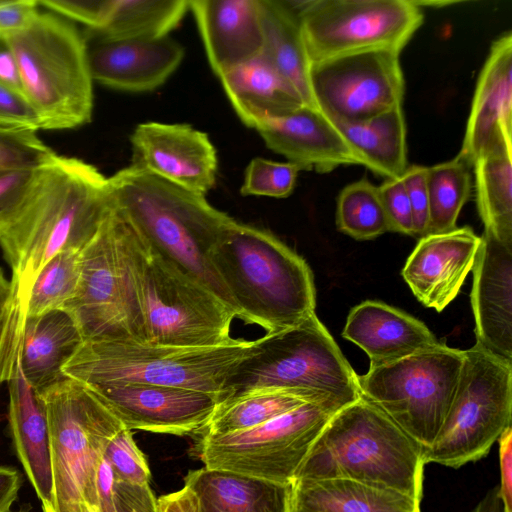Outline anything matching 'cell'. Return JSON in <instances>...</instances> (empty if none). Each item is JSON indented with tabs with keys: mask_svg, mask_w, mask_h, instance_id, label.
Wrapping results in <instances>:
<instances>
[{
	"mask_svg": "<svg viewBox=\"0 0 512 512\" xmlns=\"http://www.w3.org/2000/svg\"><path fill=\"white\" fill-rule=\"evenodd\" d=\"M112 207L109 177L95 166L56 154L40 167L19 216L0 236L12 271L11 299L0 323L3 341L19 335L23 299L38 271L59 253L80 252Z\"/></svg>",
	"mask_w": 512,
	"mask_h": 512,
	"instance_id": "cell-1",
	"label": "cell"
},
{
	"mask_svg": "<svg viewBox=\"0 0 512 512\" xmlns=\"http://www.w3.org/2000/svg\"><path fill=\"white\" fill-rule=\"evenodd\" d=\"M116 209L147 245L232 309L237 308L217 274L212 251L235 220L205 195L181 188L134 165L109 177Z\"/></svg>",
	"mask_w": 512,
	"mask_h": 512,
	"instance_id": "cell-2",
	"label": "cell"
},
{
	"mask_svg": "<svg viewBox=\"0 0 512 512\" xmlns=\"http://www.w3.org/2000/svg\"><path fill=\"white\" fill-rule=\"evenodd\" d=\"M238 318L267 333L315 313L316 289L307 262L277 237L234 220L211 254Z\"/></svg>",
	"mask_w": 512,
	"mask_h": 512,
	"instance_id": "cell-3",
	"label": "cell"
},
{
	"mask_svg": "<svg viewBox=\"0 0 512 512\" xmlns=\"http://www.w3.org/2000/svg\"><path fill=\"white\" fill-rule=\"evenodd\" d=\"M423 447L364 398L329 420L295 480L349 479L423 497Z\"/></svg>",
	"mask_w": 512,
	"mask_h": 512,
	"instance_id": "cell-4",
	"label": "cell"
},
{
	"mask_svg": "<svg viewBox=\"0 0 512 512\" xmlns=\"http://www.w3.org/2000/svg\"><path fill=\"white\" fill-rule=\"evenodd\" d=\"M258 389L295 391L334 413L361 398L357 374L315 313L254 340L227 377L219 403Z\"/></svg>",
	"mask_w": 512,
	"mask_h": 512,
	"instance_id": "cell-5",
	"label": "cell"
},
{
	"mask_svg": "<svg viewBox=\"0 0 512 512\" xmlns=\"http://www.w3.org/2000/svg\"><path fill=\"white\" fill-rule=\"evenodd\" d=\"M20 70L25 98L43 130H66L90 122L93 80L86 42L73 23L41 12L23 32L5 40Z\"/></svg>",
	"mask_w": 512,
	"mask_h": 512,
	"instance_id": "cell-6",
	"label": "cell"
},
{
	"mask_svg": "<svg viewBox=\"0 0 512 512\" xmlns=\"http://www.w3.org/2000/svg\"><path fill=\"white\" fill-rule=\"evenodd\" d=\"M254 341L213 348L85 340L62 369L83 385L143 383L181 387L218 396L227 377L251 353Z\"/></svg>",
	"mask_w": 512,
	"mask_h": 512,
	"instance_id": "cell-7",
	"label": "cell"
},
{
	"mask_svg": "<svg viewBox=\"0 0 512 512\" xmlns=\"http://www.w3.org/2000/svg\"><path fill=\"white\" fill-rule=\"evenodd\" d=\"M132 229L113 207L81 250L74 297L63 308L85 340L147 343L136 285Z\"/></svg>",
	"mask_w": 512,
	"mask_h": 512,
	"instance_id": "cell-8",
	"label": "cell"
},
{
	"mask_svg": "<svg viewBox=\"0 0 512 512\" xmlns=\"http://www.w3.org/2000/svg\"><path fill=\"white\" fill-rule=\"evenodd\" d=\"M50 438L53 495L45 512L97 510L96 475L120 420L84 385L63 377L39 392Z\"/></svg>",
	"mask_w": 512,
	"mask_h": 512,
	"instance_id": "cell-9",
	"label": "cell"
},
{
	"mask_svg": "<svg viewBox=\"0 0 512 512\" xmlns=\"http://www.w3.org/2000/svg\"><path fill=\"white\" fill-rule=\"evenodd\" d=\"M131 229L133 268L147 343L187 348L237 344L240 340L230 335L235 312L160 257Z\"/></svg>",
	"mask_w": 512,
	"mask_h": 512,
	"instance_id": "cell-10",
	"label": "cell"
},
{
	"mask_svg": "<svg viewBox=\"0 0 512 512\" xmlns=\"http://www.w3.org/2000/svg\"><path fill=\"white\" fill-rule=\"evenodd\" d=\"M463 353L449 412L433 443L423 450L425 465L459 468L478 461L511 427L512 362L477 343Z\"/></svg>",
	"mask_w": 512,
	"mask_h": 512,
	"instance_id": "cell-11",
	"label": "cell"
},
{
	"mask_svg": "<svg viewBox=\"0 0 512 512\" xmlns=\"http://www.w3.org/2000/svg\"><path fill=\"white\" fill-rule=\"evenodd\" d=\"M463 350L444 342L357 375L360 396L388 416L408 436L428 448L453 402Z\"/></svg>",
	"mask_w": 512,
	"mask_h": 512,
	"instance_id": "cell-12",
	"label": "cell"
},
{
	"mask_svg": "<svg viewBox=\"0 0 512 512\" xmlns=\"http://www.w3.org/2000/svg\"><path fill=\"white\" fill-rule=\"evenodd\" d=\"M334 414L319 404L305 403L244 431L194 436L193 451L209 469L293 483Z\"/></svg>",
	"mask_w": 512,
	"mask_h": 512,
	"instance_id": "cell-13",
	"label": "cell"
},
{
	"mask_svg": "<svg viewBox=\"0 0 512 512\" xmlns=\"http://www.w3.org/2000/svg\"><path fill=\"white\" fill-rule=\"evenodd\" d=\"M288 2L298 15L310 64L369 50L401 53L424 19L415 0Z\"/></svg>",
	"mask_w": 512,
	"mask_h": 512,
	"instance_id": "cell-14",
	"label": "cell"
},
{
	"mask_svg": "<svg viewBox=\"0 0 512 512\" xmlns=\"http://www.w3.org/2000/svg\"><path fill=\"white\" fill-rule=\"evenodd\" d=\"M400 52L369 50L310 64L316 107L333 122L354 123L402 104Z\"/></svg>",
	"mask_w": 512,
	"mask_h": 512,
	"instance_id": "cell-15",
	"label": "cell"
},
{
	"mask_svg": "<svg viewBox=\"0 0 512 512\" xmlns=\"http://www.w3.org/2000/svg\"><path fill=\"white\" fill-rule=\"evenodd\" d=\"M84 386L131 431L194 436L219 403L214 394L181 387L128 382Z\"/></svg>",
	"mask_w": 512,
	"mask_h": 512,
	"instance_id": "cell-16",
	"label": "cell"
},
{
	"mask_svg": "<svg viewBox=\"0 0 512 512\" xmlns=\"http://www.w3.org/2000/svg\"><path fill=\"white\" fill-rule=\"evenodd\" d=\"M132 164L181 188L205 195L218 160L208 135L186 124L146 122L130 136Z\"/></svg>",
	"mask_w": 512,
	"mask_h": 512,
	"instance_id": "cell-17",
	"label": "cell"
},
{
	"mask_svg": "<svg viewBox=\"0 0 512 512\" xmlns=\"http://www.w3.org/2000/svg\"><path fill=\"white\" fill-rule=\"evenodd\" d=\"M93 81L107 87L145 92L161 86L179 67L184 48L169 36L156 39H108L84 34Z\"/></svg>",
	"mask_w": 512,
	"mask_h": 512,
	"instance_id": "cell-18",
	"label": "cell"
},
{
	"mask_svg": "<svg viewBox=\"0 0 512 512\" xmlns=\"http://www.w3.org/2000/svg\"><path fill=\"white\" fill-rule=\"evenodd\" d=\"M480 244L481 236L468 226L424 235L407 258L402 276L424 306L441 312L459 294Z\"/></svg>",
	"mask_w": 512,
	"mask_h": 512,
	"instance_id": "cell-19",
	"label": "cell"
},
{
	"mask_svg": "<svg viewBox=\"0 0 512 512\" xmlns=\"http://www.w3.org/2000/svg\"><path fill=\"white\" fill-rule=\"evenodd\" d=\"M266 146L300 170L327 173L341 165H363L362 156L317 107L303 105L260 125Z\"/></svg>",
	"mask_w": 512,
	"mask_h": 512,
	"instance_id": "cell-20",
	"label": "cell"
},
{
	"mask_svg": "<svg viewBox=\"0 0 512 512\" xmlns=\"http://www.w3.org/2000/svg\"><path fill=\"white\" fill-rule=\"evenodd\" d=\"M472 271L476 343L512 362V247L483 234Z\"/></svg>",
	"mask_w": 512,
	"mask_h": 512,
	"instance_id": "cell-21",
	"label": "cell"
},
{
	"mask_svg": "<svg viewBox=\"0 0 512 512\" xmlns=\"http://www.w3.org/2000/svg\"><path fill=\"white\" fill-rule=\"evenodd\" d=\"M209 64L218 76L262 52L259 0L189 1Z\"/></svg>",
	"mask_w": 512,
	"mask_h": 512,
	"instance_id": "cell-22",
	"label": "cell"
},
{
	"mask_svg": "<svg viewBox=\"0 0 512 512\" xmlns=\"http://www.w3.org/2000/svg\"><path fill=\"white\" fill-rule=\"evenodd\" d=\"M342 336L368 355L370 367L396 362L440 342L420 320L371 300L351 309Z\"/></svg>",
	"mask_w": 512,
	"mask_h": 512,
	"instance_id": "cell-23",
	"label": "cell"
},
{
	"mask_svg": "<svg viewBox=\"0 0 512 512\" xmlns=\"http://www.w3.org/2000/svg\"><path fill=\"white\" fill-rule=\"evenodd\" d=\"M500 131L512 134V33L498 37L478 77L459 155L474 159Z\"/></svg>",
	"mask_w": 512,
	"mask_h": 512,
	"instance_id": "cell-24",
	"label": "cell"
},
{
	"mask_svg": "<svg viewBox=\"0 0 512 512\" xmlns=\"http://www.w3.org/2000/svg\"><path fill=\"white\" fill-rule=\"evenodd\" d=\"M7 383L12 446L45 512L53 495L46 408L39 391L27 383L18 368Z\"/></svg>",
	"mask_w": 512,
	"mask_h": 512,
	"instance_id": "cell-25",
	"label": "cell"
},
{
	"mask_svg": "<svg viewBox=\"0 0 512 512\" xmlns=\"http://www.w3.org/2000/svg\"><path fill=\"white\" fill-rule=\"evenodd\" d=\"M193 512H291L293 483L202 467L184 477Z\"/></svg>",
	"mask_w": 512,
	"mask_h": 512,
	"instance_id": "cell-26",
	"label": "cell"
},
{
	"mask_svg": "<svg viewBox=\"0 0 512 512\" xmlns=\"http://www.w3.org/2000/svg\"><path fill=\"white\" fill-rule=\"evenodd\" d=\"M84 338L63 309L25 318L15 353L16 369L37 391L62 379V369Z\"/></svg>",
	"mask_w": 512,
	"mask_h": 512,
	"instance_id": "cell-27",
	"label": "cell"
},
{
	"mask_svg": "<svg viewBox=\"0 0 512 512\" xmlns=\"http://www.w3.org/2000/svg\"><path fill=\"white\" fill-rule=\"evenodd\" d=\"M218 77L239 119L255 130L305 105L297 90L262 53Z\"/></svg>",
	"mask_w": 512,
	"mask_h": 512,
	"instance_id": "cell-28",
	"label": "cell"
},
{
	"mask_svg": "<svg viewBox=\"0 0 512 512\" xmlns=\"http://www.w3.org/2000/svg\"><path fill=\"white\" fill-rule=\"evenodd\" d=\"M418 499L403 492L349 479L293 482L291 512H421Z\"/></svg>",
	"mask_w": 512,
	"mask_h": 512,
	"instance_id": "cell-29",
	"label": "cell"
},
{
	"mask_svg": "<svg viewBox=\"0 0 512 512\" xmlns=\"http://www.w3.org/2000/svg\"><path fill=\"white\" fill-rule=\"evenodd\" d=\"M472 166L484 234L512 247V134L498 132Z\"/></svg>",
	"mask_w": 512,
	"mask_h": 512,
	"instance_id": "cell-30",
	"label": "cell"
},
{
	"mask_svg": "<svg viewBox=\"0 0 512 512\" xmlns=\"http://www.w3.org/2000/svg\"><path fill=\"white\" fill-rule=\"evenodd\" d=\"M263 56L297 90L305 105L316 107L310 88V62L296 11L285 0H259Z\"/></svg>",
	"mask_w": 512,
	"mask_h": 512,
	"instance_id": "cell-31",
	"label": "cell"
},
{
	"mask_svg": "<svg viewBox=\"0 0 512 512\" xmlns=\"http://www.w3.org/2000/svg\"><path fill=\"white\" fill-rule=\"evenodd\" d=\"M333 123L374 174L387 179L399 178L405 172L408 165L402 104L364 121Z\"/></svg>",
	"mask_w": 512,
	"mask_h": 512,
	"instance_id": "cell-32",
	"label": "cell"
},
{
	"mask_svg": "<svg viewBox=\"0 0 512 512\" xmlns=\"http://www.w3.org/2000/svg\"><path fill=\"white\" fill-rule=\"evenodd\" d=\"M305 403L311 402L295 391L286 389L253 390L218 403L208 422L194 436L223 435L244 431Z\"/></svg>",
	"mask_w": 512,
	"mask_h": 512,
	"instance_id": "cell-33",
	"label": "cell"
},
{
	"mask_svg": "<svg viewBox=\"0 0 512 512\" xmlns=\"http://www.w3.org/2000/svg\"><path fill=\"white\" fill-rule=\"evenodd\" d=\"M186 0H115L105 26L88 30L108 39H156L168 36L187 11Z\"/></svg>",
	"mask_w": 512,
	"mask_h": 512,
	"instance_id": "cell-34",
	"label": "cell"
},
{
	"mask_svg": "<svg viewBox=\"0 0 512 512\" xmlns=\"http://www.w3.org/2000/svg\"><path fill=\"white\" fill-rule=\"evenodd\" d=\"M471 167L459 154L449 161L427 167V234L448 232L456 228L460 211L471 194Z\"/></svg>",
	"mask_w": 512,
	"mask_h": 512,
	"instance_id": "cell-35",
	"label": "cell"
},
{
	"mask_svg": "<svg viewBox=\"0 0 512 512\" xmlns=\"http://www.w3.org/2000/svg\"><path fill=\"white\" fill-rule=\"evenodd\" d=\"M80 252L57 254L34 276L22 303V325L27 317L63 309L74 297L80 273Z\"/></svg>",
	"mask_w": 512,
	"mask_h": 512,
	"instance_id": "cell-36",
	"label": "cell"
},
{
	"mask_svg": "<svg viewBox=\"0 0 512 512\" xmlns=\"http://www.w3.org/2000/svg\"><path fill=\"white\" fill-rule=\"evenodd\" d=\"M336 225L357 240L374 239L390 231L378 187L366 178L345 186L337 198Z\"/></svg>",
	"mask_w": 512,
	"mask_h": 512,
	"instance_id": "cell-37",
	"label": "cell"
},
{
	"mask_svg": "<svg viewBox=\"0 0 512 512\" xmlns=\"http://www.w3.org/2000/svg\"><path fill=\"white\" fill-rule=\"evenodd\" d=\"M300 168L290 162L253 158L244 172L243 196L286 198L294 190Z\"/></svg>",
	"mask_w": 512,
	"mask_h": 512,
	"instance_id": "cell-38",
	"label": "cell"
},
{
	"mask_svg": "<svg viewBox=\"0 0 512 512\" xmlns=\"http://www.w3.org/2000/svg\"><path fill=\"white\" fill-rule=\"evenodd\" d=\"M56 154L36 131L0 127V171L37 167Z\"/></svg>",
	"mask_w": 512,
	"mask_h": 512,
	"instance_id": "cell-39",
	"label": "cell"
},
{
	"mask_svg": "<svg viewBox=\"0 0 512 512\" xmlns=\"http://www.w3.org/2000/svg\"><path fill=\"white\" fill-rule=\"evenodd\" d=\"M104 458L110 464L118 481L138 485L149 484L150 468L131 430L123 428L109 441Z\"/></svg>",
	"mask_w": 512,
	"mask_h": 512,
	"instance_id": "cell-40",
	"label": "cell"
},
{
	"mask_svg": "<svg viewBox=\"0 0 512 512\" xmlns=\"http://www.w3.org/2000/svg\"><path fill=\"white\" fill-rule=\"evenodd\" d=\"M42 165L0 171V236L19 216Z\"/></svg>",
	"mask_w": 512,
	"mask_h": 512,
	"instance_id": "cell-41",
	"label": "cell"
},
{
	"mask_svg": "<svg viewBox=\"0 0 512 512\" xmlns=\"http://www.w3.org/2000/svg\"><path fill=\"white\" fill-rule=\"evenodd\" d=\"M50 12L67 20L80 22L88 30H100L107 23L115 0H45L38 1Z\"/></svg>",
	"mask_w": 512,
	"mask_h": 512,
	"instance_id": "cell-42",
	"label": "cell"
},
{
	"mask_svg": "<svg viewBox=\"0 0 512 512\" xmlns=\"http://www.w3.org/2000/svg\"><path fill=\"white\" fill-rule=\"evenodd\" d=\"M378 191L390 231L414 235L411 206L402 178L385 179Z\"/></svg>",
	"mask_w": 512,
	"mask_h": 512,
	"instance_id": "cell-43",
	"label": "cell"
},
{
	"mask_svg": "<svg viewBox=\"0 0 512 512\" xmlns=\"http://www.w3.org/2000/svg\"><path fill=\"white\" fill-rule=\"evenodd\" d=\"M408 194L413 234L423 237L429 227V196L427 189V167L410 165L401 176Z\"/></svg>",
	"mask_w": 512,
	"mask_h": 512,
	"instance_id": "cell-44",
	"label": "cell"
},
{
	"mask_svg": "<svg viewBox=\"0 0 512 512\" xmlns=\"http://www.w3.org/2000/svg\"><path fill=\"white\" fill-rule=\"evenodd\" d=\"M0 127L36 132L43 130V124L39 115L25 96L1 84Z\"/></svg>",
	"mask_w": 512,
	"mask_h": 512,
	"instance_id": "cell-45",
	"label": "cell"
},
{
	"mask_svg": "<svg viewBox=\"0 0 512 512\" xmlns=\"http://www.w3.org/2000/svg\"><path fill=\"white\" fill-rule=\"evenodd\" d=\"M39 6L35 0H0V39L26 30L40 13Z\"/></svg>",
	"mask_w": 512,
	"mask_h": 512,
	"instance_id": "cell-46",
	"label": "cell"
},
{
	"mask_svg": "<svg viewBox=\"0 0 512 512\" xmlns=\"http://www.w3.org/2000/svg\"><path fill=\"white\" fill-rule=\"evenodd\" d=\"M110 512H160L158 499L149 484L138 485L117 481Z\"/></svg>",
	"mask_w": 512,
	"mask_h": 512,
	"instance_id": "cell-47",
	"label": "cell"
},
{
	"mask_svg": "<svg viewBox=\"0 0 512 512\" xmlns=\"http://www.w3.org/2000/svg\"><path fill=\"white\" fill-rule=\"evenodd\" d=\"M500 484L499 496L504 512H512V428L506 429L498 439Z\"/></svg>",
	"mask_w": 512,
	"mask_h": 512,
	"instance_id": "cell-48",
	"label": "cell"
},
{
	"mask_svg": "<svg viewBox=\"0 0 512 512\" xmlns=\"http://www.w3.org/2000/svg\"><path fill=\"white\" fill-rule=\"evenodd\" d=\"M117 478L108 461L103 457L96 475L97 511L110 512Z\"/></svg>",
	"mask_w": 512,
	"mask_h": 512,
	"instance_id": "cell-49",
	"label": "cell"
},
{
	"mask_svg": "<svg viewBox=\"0 0 512 512\" xmlns=\"http://www.w3.org/2000/svg\"><path fill=\"white\" fill-rule=\"evenodd\" d=\"M0 84L23 94L17 59L5 40L0 39ZM24 95V94H23Z\"/></svg>",
	"mask_w": 512,
	"mask_h": 512,
	"instance_id": "cell-50",
	"label": "cell"
},
{
	"mask_svg": "<svg viewBox=\"0 0 512 512\" xmlns=\"http://www.w3.org/2000/svg\"><path fill=\"white\" fill-rule=\"evenodd\" d=\"M22 484L23 476L18 469L0 465V512H10Z\"/></svg>",
	"mask_w": 512,
	"mask_h": 512,
	"instance_id": "cell-51",
	"label": "cell"
},
{
	"mask_svg": "<svg viewBox=\"0 0 512 512\" xmlns=\"http://www.w3.org/2000/svg\"><path fill=\"white\" fill-rule=\"evenodd\" d=\"M158 505L160 512H193L190 497L184 487L161 496L158 499Z\"/></svg>",
	"mask_w": 512,
	"mask_h": 512,
	"instance_id": "cell-52",
	"label": "cell"
},
{
	"mask_svg": "<svg viewBox=\"0 0 512 512\" xmlns=\"http://www.w3.org/2000/svg\"><path fill=\"white\" fill-rule=\"evenodd\" d=\"M471 512H504L498 486L491 488Z\"/></svg>",
	"mask_w": 512,
	"mask_h": 512,
	"instance_id": "cell-53",
	"label": "cell"
},
{
	"mask_svg": "<svg viewBox=\"0 0 512 512\" xmlns=\"http://www.w3.org/2000/svg\"><path fill=\"white\" fill-rule=\"evenodd\" d=\"M11 294V282L6 278L2 268H0V321L5 315L7 305L11 299Z\"/></svg>",
	"mask_w": 512,
	"mask_h": 512,
	"instance_id": "cell-54",
	"label": "cell"
},
{
	"mask_svg": "<svg viewBox=\"0 0 512 512\" xmlns=\"http://www.w3.org/2000/svg\"><path fill=\"white\" fill-rule=\"evenodd\" d=\"M87 512H98L96 509L89 507Z\"/></svg>",
	"mask_w": 512,
	"mask_h": 512,
	"instance_id": "cell-55",
	"label": "cell"
},
{
	"mask_svg": "<svg viewBox=\"0 0 512 512\" xmlns=\"http://www.w3.org/2000/svg\"><path fill=\"white\" fill-rule=\"evenodd\" d=\"M18 512H27V511H23V510H21V511H18Z\"/></svg>",
	"mask_w": 512,
	"mask_h": 512,
	"instance_id": "cell-56",
	"label": "cell"
}]
</instances>
